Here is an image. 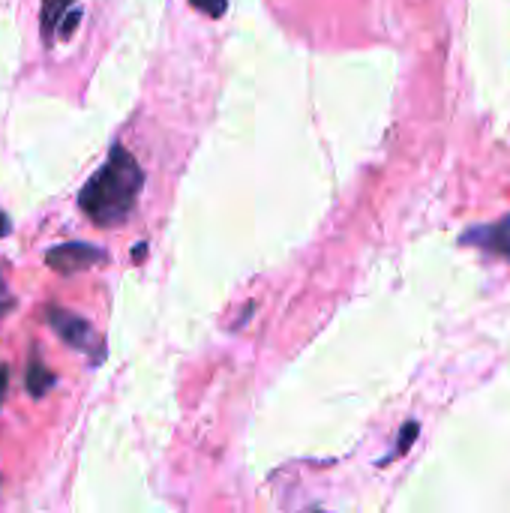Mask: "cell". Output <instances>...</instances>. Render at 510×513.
Returning <instances> with one entry per match:
<instances>
[{
  "mask_svg": "<svg viewBox=\"0 0 510 513\" xmlns=\"http://www.w3.org/2000/svg\"><path fill=\"white\" fill-rule=\"evenodd\" d=\"M141 186H144V171L138 159L123 144H114L108 150V159L99 165V171L81 186L78 207L93 225L114 228L126 222L129 213L135 210Z\"/></svg>",
  "mask_w": 510,
  "mask_h": 513,
  "instance_id": "cell-1",
  "label": "cell"
},
{
  "mask_svg": "<svg viewBox=\"0 0 510 513\" xmlns=\"http://www.w3.org/2000/svg\"><path fill=\"white\" fill-rule=\"evenodd\" d=\"M48 321H51L54 333H57L66 345H72L75 351L93 354V360L102 357V348H99L102 342H99L96 330H93L81 315H75V312H69V309H60V306H51V309H48Z\"/></svg>",
  "mask_w": 510,
  "mask_h": 513,
  "instance_id": "cell-2",
  "label": "cell"
},
{
  "mask_svg": "<svg viewBox=\"0 0 510 513\" xmlns=\"http://www.w3.org/2000/svg\"><path fill=\"white\" fill-rule=\"evenodd\" d=\"M105 261V252L93 243H81V240H72V243H60V246H51L45 252V264L57 273H78V270H87V267H96Z\"/></svg>",
  "mask_w": 510,
  "mask_h": 513,
  "instance_id": "cell-3",
  "label": "cell"
},
{
  "mask_svg": "<svg viewBox=\"0 0 510 513\" xmlns=\"http://www.w3.org/2000/svg\"><path fill=\"white\" fill-rule=\"evenodd\" d=\"M462 243L468 246H480L486 252H495L501 258L510 261V216L501 219V222H492V225H477L471 231L462 234Z\"/></svg>",
  "mask_w": 510,
  "mask_h": 513,
  "instance_id": "cell-4",
  "label": "cell"
},
{
  "mask_svg": "<svg viewBox=\"0 0 510 513\" xmlns=\"http://www.w3.org/2000/svg\"><path fill=\"white\" fill-rule=\"evenodd\" d=\"M75 0H42V15H39V27H42V36L45 42L54 39V33L60 30L63 18L69 15Z\"/></svg>",
  "mask_w": 510,
  "mask_h": 513,
  "instance_id": "cell-5",
  "label": "cell"
},
{
  "mask_svg": "<svg viewBox=\"0 0 510 513\" xmlns=\"http://www.w3.org/2000/svg\"><path fill=\"white\" fill-rule=\"evenodd\" d=\"M51 387H54V372L42 363L39 354H30V363H27V390L33 396H45Z\"/></svg>",
  "mask_w": 510,
  "mask_h": 513,
  "instance_id": "cell-6",
  "label": "cell"
},
{
  "mask_svg": "<svg viewBox=\"0 0 510 513\" xmlns=\"http://www.w3.org/2000/svg\"><path fill=\"white\" fill-rule=\"evenodd\" d=\"M417 432H420V426H417L414 420H408V423L402 426V432H399V444H396V450H393V453H390L387 459H381V465H384V462H390V459H396V456H402V453H405V450H408V447L414 444Z\"/></svg>",
  "mask_w": 510,
  "mask_h": 513,
  "instance_id": "cell-7",
  "label": "cell"
},
{
  "mask_svg": "<svg viewBox=\"0 0 510 513\" xmlns=\"http://www.w3.org/2000/svg\"><path fill=\"white\" fill-rule=\"evenodd\" d=\"M189 3H192V9H198L207 18H222L228 9V0H189Z\"/></svg>",
  "mask_w": 510,
  "mask_h": 513,
  "instance_id": "cell-8",
  "label": "cell"
},
{
  "mask_svg": "<svg viewBox=\"0 0 510 513\" xmlns=\"http://www.w3.org/2000/svg\"><path fill=\"white\" fill-rule=\"evenodd\" d=\"M9 309H12V297H9V288H6V282L0 276V315L9 312Z\"/></svg>",
  "mask_w": 510,
  "mask_h": 513,
  "instance_id": "cell-9",
  "label": "cell"
},
{
  "mask_svg": "<svg viewBox=\"0 0 510 513\" xmlns=\"http://www.w3.org/2000/svg\"><path fill=\"white\" fill-rule=\"evenodd\" d=\"M6 384H9V366L0 363V405H3V396H6Z\"/></svg>",
  "mask_w": 510,
  "mask_h": 513,
  "instance_id": "cell-10",
  "label": "cell"
},
{
  "mask_svg": "<svg viewBox=\"0 0 510 513\" xmlns=\"http://www.w3.org/2000/svg\"><path fill=\"white\" fill-rule=\"evenodd\" d=\"M3 234H9V219H6V213L0 210V237H3Z\"/></svg>",
  "mask_w": 510,
  "mask_h": 513,
  "instance_id": "cell-11",
  "label": "cell"
},
{
  "mask_svg": "<svg viewBox=\"0 0 510 513\" xmlns=\"http://www.w3.org/2000/svg\"><path fill=\"white\" fill-rule=\"evenodd\" d=\"M144 249H147V246H144V243H138V246L132 249V258H141V255H144Z\"/></svg>",
  "mask_w": 510,
  "mask_h": 513,
  "instance_id": "cell-12",
  "label": "cell"
}]
</instances>
